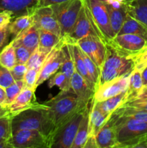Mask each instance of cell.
Returning a JSON list of instances; mask_svg holds the SVG:
<instances>
[{
    "label": "cell",
    "instance_id": "4316f807",
    "mask_svg": "<svg viewBox=\"0 0 147 148\" xmlns=\"http://www.w3.org/2000/svg\"><path fill=\"white\" fill-rule=\"evenodd\" d=\"M107 7H108V12H109L110 23L111 28H112L114 35L116 36L122 27V24H123L127 14H128L126 10V6L125 5L122 8L120 9L113 8L108 4H107Z\"/></svg>",
    "mask_w": 147,
    "mask_h": 148
},
{
    "label": "cell",
    "instance_id": "e575fe53",
    "mask_svg": "<svg viewBox=\"0 0 147 148\" xmlns=\"http://www.w3.org/2000/svg\"><path fill=\"white\" fill-rule=\"evenodd\" d=\"M60 71L63 72L69 79H71L72 75L75 71L73 56H72L69 48L66 46V45L64 46V59H63V62L60 67Z\"/></svg>",
    "mask_w": 147,
    "mask_h": 148
},
{
    "label": "cell",
    "instance_id": "d590c367",
    "mask_svg": "<svg viewBox=\"0 0 147 148\" xmlns=\"http://www.w3.org/2000/svg\"><path fill=\"white\" fill-rule=\"evenodd\" d=\"M12 134V116L0 117V141H10Z\"/></svg>",
    "mask_w": 147,
    "mask_h": 148
},
{
    "label": "cell",
    "instance_id": "44dd1931",
    "mask_svg": "<svg viewBox=\"0 0 147 148\" xmlns=\"http://www.w3.org/2000/svg\"><path fill=\"white\" fill-rule=\"evenodd\" d=\"M66 46L69 48V51H71L72 56H73L75 71H76L79 75H82V76L84 78L85 80L87 82V83L90 85L91 88L95 90V87H94L93 83H92V80H91V78L87 72L86 65H85L83 57H82V56L80 48L79 47V46H78L76 43H71V42L67 41L66 39Z\"/></svg>",
    "mask_w": 147,
    "mask_h": 148
},
{
    "label": "cell",
    "instance_id": "603a6c76",
    "mask_svg": "<svg viewBox=\"0 0 147 148\" xmlns=\"http://www.w3.org/2000/svg\"><path fill=\"white\" fill-rule=\"evenodd\" d=\"M128 101L127 91L116 96L112 97L101 102H96L97 106L99 110L108 116H111L116 110L126 103Z\"/></svg>",
    "mask_w": 147,
    "mask_h": 148
},
{
    "label": "cell",
    "instance_id": "7a4b0ae2",
    "mask_svg": "<svg viewBox=\"0 0 147 148\" xmlns=\"http://www.w3.org/2000/svg\"><path fill=\"white\" fill-rule=\"evenodd\" d=\"M43 103L47 106L49 115L54 124L56 135L75 114L85 109L81 106L76 94L71 89L61 91L58 95Z\"/></svg>",
    "mask_w": 147,
    "mask_h": 148
},
{
    "label": "cell",
    "instance_id": "f6af8a7d",
    "mask_svg": "<svg viewBox=\"0 0 147 148\" xmlns=\"http://www.w3.org/2000/svg\"><path fill=\"white\" fill-rule=\"evenodd\" d=\"M10 36V33L9 32L8 27L6 28L0 29V52L6 45L8 44Z\"/></svg>",
    "mask_w": 147,
    "mask_h": 148
},
{
    "label": "cell",
    "instance_id": "ab89813d",
    "mask_svg": "<svg viewBox=\"0 0 147 148\" xmlns=\"http://www.w3.org/2000/svg\"><path fill=\"white\" fill-rule=\"evenodd\" d=\"M15 82L10 69L0 64V85L4 89Z\"/></svg>",
    "mask_w": 147,
    "mask_h": 148
},
{
    "label": "cell",
    "instance_id": "7402d4cb",
    "mask_svg": "<svg viewBox=\"0 0 147 148\" xmlns=\"http://www.w3.org/2000/svg\"><path fill=\"white\" fill-rule=\"evenodd\" d=\"M128 14L147 27V0H125Z\"/></svg>",
    "mask_w": 147,
    "mask_h": 148
},
{
    "label": "cell",
    "instance_id": "7c38bea8",
    "mask_svg": "<svg viewBox=\"0 0 147 148\" xmlns=\"http://www.w3.org/2000/svg\"><path fill=\"white\" fill-rule=\"evenodd\" d=\"M33 18L39 29L52 32L62 38L60 25L51 6L36 8L33 12Z\"/></svg>",
    "mask_w": 147,
    "mask_h": 148
},
{
    "label": "cell",
    "instance_id": "3957f363",
    "mask_svg": "<svg viewBox=\"0 0 147 148\" xmlns=\"http://www.w3.org/2000/svg\"><path fill=\"white\" fill-rule=\"evenodd\" d=\"M105 61L100 69V75L96 88L105 82L131 73L134 69V64L128 58V54L118 50L110 43H105Z\"/></svg>",
    "mask_w": 147,
    "mask_h": 148
},
{
    "label": "cell",
    "instance_id": "60d3db41",
    "mask_svg": "<svg viewBox=\"0 0 147 148\" xmlns=\"http://www.w3.org/2000/svg\"><path fill=\"white\" fill-rule=\"evenodd\" d=\"M15 53L17 64H26L33 51L24 46H20L15 47Z\"/></svg>",
    "mask_w": 147,
    "mask_h": 148
},
{
    "label": "cell",
    "instance_id": "5bb4252c",
    "mask_svg": "<svg viewBox=\"0 0 147 148\" xmlns=\"http://www.w3.org/2000/svg\"><path fill=\"white\" fill-rule=\"evenodd\" d=\"M70 86L76 94L81 106L84 108L89 106L93 99L95 90L76 71H74L71 77Z\"/></svg>",
    "mask_w": 147,
    "mask_h": 148
},
{
    "label": "cell",
    "instance_id": "f35d334b",
    "mask_svg": "<svg viewBox=\"0 0 147 148\" xmlns=\"http://www.w3.org/2000/svg\"><path fill=\"white\" fill-rule=\"evenodd\" d=\"M39 69H27L25 75H24L23 80H24V85L27 88L33 89L35 91V85L37 82V77H38Z\"/></svg>",
    "mask_w": 147,
    "mask_h": 148
},
{
    "label": "cell",
    "instance_id": "836d02e7",
    "mask_svg": "<svg viewBox=\"0 0 147 148\" xmlns=\"http://www.w3.org/2000/svg\"><path fill=\"white\" fill-rule=\"evenodd\" d=\"M81 53H82V56L83 57L85 65H86V69L89 73V77L91 78L92 83H93L94 87H95V88H96L97 85L98 83V80L99 78V75H100V69L97 67L95 62L80 49Z\"/></svg>",
    "mask_w": 147,
    "mask_h": 148
},
{
    "label": "cell",
    "instance_id": "4fadbf2b",
    "mask_svg": "<svg viewBox=\"0 0 147 148\" xmlns=\"http://www.w3.org/2000/svg\"><path fill=\"white\" fill-rule=\"evenodd\" d=\"M116 49L127 54L137 53L147 45V40L135 34H118L109 42Z\"/></svg>",
    "mask_w": 147,
    "mask_h": 148
},
{
    "label": "cell",
    "instance_id": "ee69618b",
    "mask_svg": "<svg viewBox=\"0 0 147 148\" xmlns=\"http://www.w3.org/2000/svg\"><path fill=\"white\" fill-rule=\"evenodd\" d=\"M123 106H125L131 107V108H135L137 110H141V111H146L147 112V101H132L127 102Z\"/></svg>",
    "mask_w": 147,
    "mask_h": 148
},
{
    "label": "cell",
    "instance_id": "6da1fadb",
    "mask_svg": "<svg viewBox=\"0 0 147 148\" xmlns=\"http://www.w3.org/2000/svg\"><path fill=\"white\" fill-rule=\"evenodd\" d=\"M22 130L40 132L50 140L53 145L56 129L44 103H37L34 106L12 116V133Z\"/></svg>",
    "mask_w": 147,
    "mask_h": 148
},
{
    "label": "cell",
    "instance_id": "9a60e30c",
    "mask_svg": "<svg viewBox=\"0 0 147 148\" xmlns=\"http://www.w3.org/2000/svg\"><path fill=\"white\" fill-rule=\"evenodd\" d=\"M116 115L112 114L105 125L101 128L96 134V141L97 148L117 147L116 127H115Z\"/></svg>",
    "mask_w": 147,
    "mask_h": 148
},
{
    "label": "cell",
    "instance_id": "f5cc1de1",
    "mask_svg": "<svg viewBox=\"0 0 147 148\" xmlns=\"http://www.w3.org/2000/svg\"><path fill=\"white\" fill-rule=\"evenodd\" d=\"M10 114L8 110L4 109V108H0V117L4 116H7Z\"/></svg>",
    "mask_w": 147,
    "mask_h": 148
},
{
    "label": "cell",
    "instance_id": "11a10c76",
    "mask_svg": "<svg viewBox=\"0 0 147 148\" xmlns=\"http://www.w3.org/2000/svg\"><path fill=\"white\" fill-rule=\"evenodd\" d=\"M0 108H2V106H1V103H0Z\"/></svg>",
    "mask_w": 147,
    "mask_h": 148
},
{
    "label": "cell",
    "instance_id": "7dc6e473",
    "mask_svg": "<svg viewBox=\"0 0 147 148\" xmlns=\"http://www.w3.org/2000/svg\"><path fill=\"white\" fill-rule=\"evenodd\" d=\"M69 1V0H38V2H37V7L36 8H38V7H46V6H52L54 5V4L65 2V1Z\"/></svg>",
    "mask_w": 147,
    "mask_h": 148
},
{
    "label": "cell",
    "instance_id": "5b68a950",
    "mask_svg": "<svg viewBox=\"0 0 147 148\" xmlns=\"http://www.w3.org/2000/svg\"><path fill=\"white\" fill-rule=\"evenodd\" d=\"M83 6L88 20L97 36L105 43L114 37L110 23L107 4L102 0H83Z\"/></svg>",
    "mask_w": 147,
    "mask_h": 148
},
{
    "label": "cell",
    "instance_id": "ac0fdd59",
    "mask_svg": "<svg viewBox=\"0 0 147 148\" xmlns=\"http://www.w3.org/2000/svg\"><path fill=\"white\" fill-rule=\"evenodd\" d=\"M39 35L40 29L35 21H33L30 27L14 37L11 43L14 48L22 46L33 51L38 46Z\"/></svg>",
    "mask_w": 147,
    "mask_h": 148
},
{
    "label": "cell",
    "instance_id": "484cf974",
    "mask_svg": "<svg viewBox=\"0 0 147 148\" xmlns=\"http://www.w3.org/2000/svg\"><path fill=\"white\" fill-rule=\"evenodd\" d=\"M61 38L55 33L40 29L37 48L40 51L48 54L52 50V49L61 41Z\"/></svg>",
    "mask_w": 147,
    "mask_h": 148
},
{
    "label": "cell",
    "instance_id": "8992f818",
    "mask_svg": "<svg viewBox=\"0 0 147 148\" xmlns=\"http://www.w3.org/2000/svg\"><path fill=\"white\" fill-rule=\"evenodd\" d=\"M83 5V0H69L52 5L61 27L62 37H66L73 28Z\"/></svg>",
    "mask_w": 147,
    "mask_h": 148
},
{
    "label": "cell",
    "instance_id": "4dcf8cb0",
    "mask_svg": "<svg viewBox=\"0 0 147 148\" xmlns=\"http://www.w3.org/2000/svg\"><path fill=\"white\" fill-rule=\"evenodd\" d=\"M24 87L25 85H24V80L20 79V80H16L12 85L5 88V99L1 105L2 108L4 109H8V107L10 106V104L14 101V99L17 98V95Z\"/></svg>",
    "mask_w": 147,
    "mask_h": 148
},
{
    "label": "cell",
    "instance_id": "f546056e",
    "mask_svg": "<svg viewBox=\"0 0 147 148\" xmlns=\"http://www.w3.org/2000/svg\"><path fill=\"white\" fill-rule=\"evenodd\" d=\"M17 64L15 48L10 42L0 52V64L10 70Z\"/></svg>",
    "mask_w": 147,
    "mask_h": 148
},
{
    "label": "cell",
    "instance_id": "db71d44e",
    "mask_svg": "<svg viewBox=\"0 0 147 148\" xmlns=\"http://www.w3.org/2000/svg\"><path fill=\"white\" fill-rule=\"evenodd\" d=\"M102 1H103L105 3H107L108 1H109V0H102Z\"/></svg>",
    "mask_w": 147,
    "mask_h": 148
},
{
    "label": "cell",
    "instance_id": "ffe728a7",
    "mask_svg": "<svg viewBox=\"0 0 147 148\" xmlns=\"http://www.w3.org/2000/svg\"><path fill=\"white\" fill-rule=\"evenodd\" d=\"M110 116L102 113L97 106L96 101L92 99L89 111V135L96 136Z\"/></svg>",
    "mask_w": 147,
    "mask_h": 148
},
{
    "label": "cell",
    "instance_id": "bcb514c9",
    "mask_svg": "<svg viewBox=\"0 0 147 148\" xmlns=\"http://www.w3.org/2000/svg\"><path fill=\"white\" fill-rule=\"evenodd\" d=\"M132 101H147V85L143 86L141 90L133 97ZM129 102V101H128Z\"/></svg>",
    "mask_w": 147,
    "mask_h": 148
},
{
    "label": "cell",
    "instance_id": "816d5d0a",
    "mask_svg": "<svg viewBox=\"0 0 147 148\" xmlns=\"http://www.w3.org/2000/svg\"><path fill=\"white\" fill-rule=\"evenodd\" d=\"M4 99H5V89L0 85V103L1 105H2Z\"/></svg>",
    "mask_w": 147,
    "mask_h": 148
},
{
    "label": "cell",
    "instance_id": "83f0119b",
    "mask_svg": "<svg viewBox=\"0 0 147 148\" xmlns=\"http://www.w3.org/2000/svg\"><path fill=\"white\" fill-rule=\"evenodd\" d=\"M34 21L33 19V13L32 14H26L23 15L18 16L12 20L10 24L8 26V30L10 35L14 37L24 31V30L30 27L32 23Z\"/></svg>",
    "mask_w": 147,
    "mask_h": 148
},
{
    "label": "cell",
    "instance_id": "277c9868",
    "mask_svg": "<svg viewBox=\"0 0 147 148\" xmlns=\"http://www.w3.org/2000/svg\"><path fill=\"white\" fill-rule=\"evenodd\" d=\"M115 114L117 147H135L138 143L146 140L147 122Z\"/></svg>",
    "mask_w": 147,
    "mask_h": 148
},
{
    "label": "cell",
    "instance_id": "8d00e7d4",
    "mask_svg": "<svg viewBox=\"0 0 147 148\" xmlns=\"http://www.w3.org/2000/svg\"><path fill=\"white\" fill-rule=\"evenodd\" d=\"M48 54L40 51L37 47L33 51V53H31L28 61L26 63V66H27V69L33 68V69H37L40 70V67L42 66V64H43V62L45 61Z\"/></svg>",
    "mask_w": 147,
    "mask_h": 148
},
{
    "label": "cell",
    "instance_id": "1f68e13d",
    "mask_svg": "<svg viewBox=\"0 0 147 148\" xmlns=\"http://www.w3.org/2000/svg\"><path fill=\"white\" fill-rule=\"evenodd\" d=\"M70 79L61 71H58L49 78L48 87L50 88L56 86L61 91H67L71 89Z\"/></svg>",
    "mask_w": 147,
    "mask_h": 148
},
{
    "label": "cell",
    "instance_id": "c3c4849f",
    "mask_svg": "<svg viewBox=\"0 0 147 148\" xmlns=\"http://www.w3.org/2000/svg\"><path fill=\"white\" fill-rule=\"evenodd\" d=\"M84 148H97L96 137L93 135H89L85 143Z\"/></svg>",
    "mask_w": 147,
    "mask_h": 148
},
{
    "label": "cell",
    "instance_id": "e0dca14e",
    "mask_svg": "<svg viewBox=\"0 0 147 148\" xmlns=\"http://www.w3.org/2000/svg\"><path fill=\"white\" fill-rule=\"evenodd\" d=\"M37 2L38 0H0V11L12 12L14 19L18 16L33 13Z\"/></svg>",
    "mask_w": 147,
    "mask_h": 148
},
{
    "label": "cell",
    "instance_id": "f1b7e54d",
    "mask_svg": "<svg viewBox=\"0 0 147 148\" xmlns=\"http://www.w3.org/2000/svg\"><path fill=\"white\" fill-rule=\"evenodd\" d=\"M143 86H144V82H143L141 71L134 68L130 75L129 84L127 90L128 96V102L133 98V97L141 90Z\"/></svg>",
    "mask_w": 147,
    "mask_h": 148
},
{
    "label": "cell",
    "instance_id": "8fae6325",
    "mask_svg": "<svg viewBox=\"0 0 147 148\" xmlns=\"http://www.w3.org/2000/svg\"><path fill=\"white\" fill-rule=\"evenodd\" d=\"M131 73L105 82L95 89L93 99L101 102L127 91Z\"/></svg>",
    "mask_w": 147,
    "mask_h": 148
},
{
    "label": "cell",
    "instance_id": "7bdbcfd3",
    "mask_svg": "<svg viewBox=\"0 0 147 148\" xmlns=\"http://www.w3.org/2000/svg\"><path fill=\"white\" fill-rule=\"evenodd\" d=\"M13 19L12 12L8 10L0 11V29L6 28Z\"/></svg>",
    "mask_w": 147,
    "mask_h": 148
},
{
    "label": "cell",
    "instance_id": "52a82bcc",
    "mask_svg": "<svg viewBox=\"0 0 147 148\" xmlns=\"http://www.w3.org/2000/svg\"><path fill=\"white\" fill-rule=\"evenodd\" d=\"M66 45V39L62 37L61 41L52 49L46 56L42 66L38 72L35 88L40 86L45 81L54 75L60 69L61 66L64 59V46Z\"/></svg>",
    "mask_w": 147,
    "mask_h": 148
},
{
    "label": "cell",
    "instance_id": "74e56055",
    "mask_svg": "<svg viewBox=\"0 0 147 148\" xmlns=\"http://www.w3.org/2000/svg\"><path fill=\"white\" fill-rule=\"evenodd\" d=\"M128 56L133 62L134 68L142 71L147 66V45L137 53L129 54Z\"/></svg>",
    "mask_w": 147,
    "mask_h": 148
},
{
    "label": "cell",
    "instance_id": "cb8c5ba5",
    "mask_svg": "<svg viewBox=\"0 0 147 148\" xmlns=\"http://www.w3.org/2000/svg\"><path fill=\"white\" fill-rule=\"evenodd\" d=\"M123 33H131L135 34L144 38L147 40V27L135 20L130 14H127L122 27L120 30L118 34H123ZM117 34V35H118Z\"/></svg>",
    "mask_w": 147,
    "mask_h": 148
},
{
    "label": "cell",
    "instance_id": "2e32d148",
    "mask_svg": "<svg viewBox=\"0 0 147 148\" xmlns=\"http://www.w3.org/2000/svg\"><path fill=\"white\" fill-rule=\"evenodd\" d=\"M89 35L97 36L86 17L84 8V6L82 5L78 18L73 28L71 30L69 34L64 38L67 41L71 42V43H76L80 39L89 36Z\"/></svg>",
    "mask_w": 147,
    "mask_h": 148
},
{
    "label": "cell",
    "instance_id": "b9f144b4",
    "mask_svg": "<svg viewBox=\"0 0 147 148\" xmlns=\"http://www.w3.org/2000/svg\"><path fill=\"white\" fill-rule=\"evenodd\" d=\"M27 70V67L26 64H17L12 69H10L12 75L14 80H20L23 79L24 75Z\"/></svg>",
    "mask_w": 147,
    "mask_h": 148
},
{
    "label": "cell",
    "instance_id": "30bf717a",
    "mask_svg": "<svg viewBox=\"0 0 147 148\" xmlns=\"http://www.w3.org/2000/svg\"><path fill=\"white\" fill-rule=\"evenodd\" d=\"M76 43L100 69L106 53L105 42L97 36L89 35L78 40Z\"/></svg>",
    "mask_w": 147,
    "mask_h": 148
},
{
    "label": "cell",
    "instance_id": "f907efd6",
    "mask_svg": "<svg viewBox=\"0 0 147 148\" xmlns=\"http://www.w3.org/2000/svg\"><path fill=\"white\" fill-rule=\"evenodd\" d=\"M141 75H142L144 85H147V66H146V67L141 71Z\"/></svg>",
    "mask_w": 147,
    "mask_h": 148
},
{
    "label": "cell",
    "instance_id": "d4e9b609",
    "mask_svg": "<svg viewBox=\"0 0 147 148\" xmlns=\"http://www.w3.org/2000/svg\"><path fill=\"white\" fill-rule=\"evenodd\" d=\"M89 106L85 109L71 148H84L86 143L89 136Z\"/></svg>",
    "mask_w": 147,
    "mask_h": 148
},
{
    "label": "cell",
    "instance_id": "9c48e42d",
    "mask_svg": "<svg viewBox=\"0 0 147 148\" xmlns=\"http://www.w3.org/2000/svg\"><path fill=\"white\" fill-rule=\"evenodd\" d=\"M85 109L80 111L77 114H75L73 118L71 119L58 132L54 137L52 147L71 148Z\"/></svg>",
    "mask_w": 147,
    "mask_h": 148
},
{
    "label": "cell",
    "instance_id": "d6986e66",
    "mask_svg": "<svg viewBox=\"0 0 147 148\" xmlns=\"http://www.w3.org/2000/svg\"><path fill=\"white\" fill-rule=\"evenodd\" d=\"M37 103L35 96V90L24 87L17 98L8 107V111L11 116H14L24 110L34 106Z\"/></svg>",
    "mask_w": 147,
    "mask_h": 148
},
{
    "label": "cell",
    "instance_id": "681fc988",
    "mask_svg": "<svg viewBox=\"0 0 147 148\" xmlns=\"http://www.w3.org/2000/svg\"><path fill=\"white\" fill-rule=\"evenodd\" d=\"M0 148H13V147L10 143V141L2 140L0 141Z\"/></svg>",
    "mask_w": 147,
    "mask_h": 148
},
{
    "label": "cell",
    "instance_id": "ba28073f",
    "mask_svg": "<svg viewBox=\"0 0 147 148\" xmlns=\"http://www.w3.org/2000/svg\"><path fill=\"white\" fill-rule=\"evenodd\" d=\"M13 148H51L50 140L37 130H22L13 132L10 139Z\"/></svg>",
    "mask_w": 147,
    "mask_h": 148
},
{
    "label": "cell",
    "instance_id": "d6a6232c",
    "mask_svg": "<svg viewBox=\"0 0 147 148\" xmlns=\"http://www.w3.org/2000/svg\"><path fill=\"white\" fill-rule=\"evenodd\" d=\"M115 114L120 116L128 117L130 119L139 120V121L147 122V112L146 111L137 110L131 107L122 106L120 108L115 111Z\"/></svg>",
    "mask_w": 147,
    "mask_h": 148
}]
</instances>
